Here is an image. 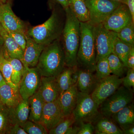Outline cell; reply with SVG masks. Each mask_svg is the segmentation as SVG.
<instances>
[{
  "label": "cell",
  "instance_id": "obj_1",
  "mask_svg": "<svg viewBox=\"0 0 134 134\" xmlns=\"http://www.w3.org/2000/svg\"><path fill=\"white\" fill-rule=\"evenodd\" d=\"M65 25L62 34V43L66 67L77 66V55L80 42V22L69 8L65 9Z\"/></svg>",
  "mask_w": 134,
  "mask_h": 134
},
{
  "label": "cell",
  "instance_id": "obj_2",
  "mask_svg": "<svg viewBox=\"0 0 134 134\" xmlns=\"http://www.w3.org/2000/svg\"><path fill=\"white\" fill-rule=\"evenodd\" d=\"M66 67L65 53L60 38L45 47L36 68L41 76L57 77Z\"/></svg>",
  "mask_w": 134,
  "mask_h": 134
},
{
  "label": "cell",
  "instance_id": "obj_3",
  "mask_svg": "<svg viewBox=\"0 0 134 134\" xmlns=\"http://www.w3.org/2000/svg\"><path fill=\"white\" fill-rule=\"evenodd\" d=\"M80 42L77 63L78 68L94 73L96 71V52L93 26L89 22H80Z\"/></svg>",
  "mask_w": 134,
  "mask_h": 134
},
{
  "label": "cell",
  "instance_id": "obj_4",
  "mask_svg": "<svg viewBox=\"0 0 134 134\" xmlns=\"http://www.w3.org/2000/svg\"><path fill=\"white\" fill-rule=\"evenodd\" d=\"M65 21L59 12L54 9L44 23L30 28L26 34L36 43L48 45L60 38Z\"/></svg>",
  "mask_w": 134,
  "mask_h": 134
},
{
  "label": "cell",
  "instance_id": "obj_5",
  "mask_svg": "<svg viewBox=\"0 0 134 134\" xmlns=\"http://www.w3.org/2000/svg\"><path fill=\"white\" fill-rule=\"evenodd\" d=\"M99 108L91 95L78 91L76 105L72 114L75 122L95 123L102 117Z\"/></svg>",
  "mask_w": 134,
  "mask_h": 134
},
{
  "label": "cell",
  "instance_id": "obj_6",
  "mask_svg": "<svg viewBox=\"0 0 134 134\" xmlns=\"http://www.w3.org/2000/svg\"><path fill=\"white\" fill-rule=\"evenodd\" d=\"M133 98L132 89L120 86L99 106L100 114L102 117L110 118L114 114L132 103Z\"/></svg>",
  "mask_w": 134,
  "mask_h": 134
},
{
  "label": "cell",
  "instance_id": "obj_7",
  "mask_svg": "<svg viewBox=\"0 0 134 134\" xmlns=\"http://www.w3.org/2000/svg\"><path fill=\"white\" fill-rule=\"evenodd\" d=\"M93 34L97 62L113 52L114 42L117 33L107 30L102 23L93 26Z\"/></svg>",
  "mask_w": 134,
  "mask_h": 134
},
{
  "label": "cell",
  "instance_id": "obj_8",
  "mask_svg": "<svg viewBox=\"0 0 134 134\" xmlns=\"http://www.w3.org/2000/svg\"><path fill=\"white\" fill-rule=\"evenodd\" d=\"M85 2L90 13L89 23L93 26L103 23L122 4L110 0H85Z\"/></svg>",
  "mask_w": 134,
  "mask_h": 134
},
{
  "label": "cell",
  "instance_id": "obj_9",
  "mask_svg": "<svg viewBox=\"0 0 134 134\" xmlns=\"http://www.w3.org/2000/svg\"><path fill=\"white\" fill-rule=\"evenodd\" d=\"M122 78L114 75L99 80L91 94L92 98L99 106L119 88L122 84Z\"/></svg>",
  "mask_w": 134,
  "mask_h": 134
},
{
  "label": "cell",
  "instance_id": "obj_10",
  "mask_svg": "<svg viewBox=\"0 0 134 134\" xmlns=\"http://www.w3.org/2000/svg\"><path fill=\"white\" fill-rule=\"evenodd\" d=\"M41 76L36 68L24 67L21 79L18 85V90L23 99L29 98L37 91L40 82Z\"/></svg>",
  "mask_w": 134,
  "mask_h": 134
},
{
  "label": "cell",
  "instance_id": "obj_11",
  "mask_svg": "<svg viewBox=\"0 0 134 134\" xmlns=\"http://www.w3.org/2000/svg\"><path fill=\"white\" fill-rule=\"evenodd\" d=\"M132 23H134L128 8L126 4L122 3L110 15L103 24L107 30L117 33Z\"/></svg>",
  "mask_w": 134,
  "mask_h": 134
},
{
  "label": "cell",
  "instance_id": "obj_12",
  "mask_svg": "<svg viewBox=\"0 0 134 134\" xmlns=\"http://www.w3.org/2000/svg\"><path fill=\"white\" fill-rule=\"evenodd\" d=\"M0 25L7 32H26L25 24L15 14L9 2L0 5Z\"/></svg>",
  "mask_w": 134,
  "mask_h": 134
},
{
  "label": "cell",
  "instance_id": "obj_13",
  "mask_svg": "<svg viewBox=\"0 0 134 134\" xmlns=\"http://www.w3.org/2000/svg\"><path fill=\"white\" fill-rule=\"evenodd\" d=\"M64 117L57 99L53 102L45 103L40 122L48 132L58 125Z\"/></svg>",
  "mask_w": 134,
  "mask_h": 134
},
{
  "label": "cell",
  "instance_id": "obj_14",
  "mask_svg": "<svg viewBox=\"0 0 134 134\" xmlns=\"http://www.w3.org/2000/svg\"><path fill=\"white\" fill-rule=\"evenodd\" d=\"M38 92L45 103L57 100L60 95L56 77L41 76Z\"/></svg>",
  "mask_w": 134,
  "mask_h": 134
},
{
  "label": "cell",
  "instance_id": "obj_15",
  "mask_svg": "<svg viewBox=\"0 0 134 134\" xmlns=\"http://www.w3.org/2000/svg\"><path fill=\"white\" fill-rule=\"evenodd\" d=\"M26 43L24 51L23 62L24 67H36L39 58L46 46L36 43L26 34Z\"/></svg>",
  "mask_w": 134,
  "mask_h": 134
},
{
  "label": "cell",
  "instance_id": "obj_16",
  "mask_svg": "<svg viewBox=\"0 0 134 134\" xmlns=\"http://www.w3.org/2000/svg\"><path fill=\"white\" fill-rule=\"evenodd\" d=\"M78 92L76 83L60 94L57 101L64 116L72 114L76 105Z\"/></svg>",
  "mask_w": 134,
  "mask_h": 134
},
{
  "label": "cell",
  "instance_id": "obj_17",
  "mask_svg": "<svg viewBox=\"0 0 134 134\" xmlns=\"http://www.w3.org/2000/svg\"><path fill=\"white\" fill-rule=\"evenodd\" d=\"M78 76L77 83L78 91L91 95L99 80L97 79L93 73L79 68Z\"/></svg>",
  "mask_w": 134,
  "mask_h": 134
},
{
  "label": "cell",
  "instance_id": "obj_18",
  "mask_svg": "<svg viewBox=\"0 0 134 134\" xmlns=\"http://www.w3.org/2000/svg\"><path fill=\"white\" fill-rule=\"evenodd\" d=\"M0 34L3 39V52L10 58H16L23 62L24 51L14 40L0 25Z\"/></svg>",
  "mask_w": 134,
  "mask_h": 134
},
{
  "label": "cell",
  "instance_id": "obj_19",
  "mask_svg": "<svg viewBox=\"0 0 134 134\" xmlns=\"http://www.w3.org/2000/svg\"><path fill=\"white\" fill-rule=\"evenodd\" d=\"M122 131L134 126V106L131 103L114 114L111 117Z\"/></svg>",
  "mask_w": 134,
  "mask_h": 134
},
{
  "label": "cell",
  "instance_id": "obj_20",
  "mask_svg": "<svg viewBox=\"0 0 134 134\" xmlns=\"http://www.w3.org/2000/svg\"><path fill=\"white\" fill-rule=\"evenodd\" d=\"M23 100L18 88H14L7 83L0 86V101L8 108H14Z\"/></svg>",
  "mask_w": 134,
  "mask_h": 134
},
{
  "label": "cell",
  "instance_id": "obj_21",
  "mask_svg": "<svg viewBox=\"0 0 134 134\" xmlns=\"http://www.w3.org/2000/svg\"><path fill=\"white\" fill-rule=\"evenodd\" d=\"M10 111L13 124H18L22 127L29 119L30 111L29 99H23L14 108H10Z\"/></svg>",
  "mask_w": 134,
  "mask_h": 134
},
{
  "label": "cell",
  "instance_id": "obj_22",
  "mask_svg": "<svg viewBox=\"0 0 134 134\" xmlns=\"http://www.w3.org/2000/svg\"><path fill=\"white\" fill-rule=\"evenodd\" d=\"M29 100L30 111L28 120L40 122L44 102L38 91L29 98Z\"/></svg>",
  "mask_w": 134,
  "mask_h": 134
},
{
  "label": "cell",
  "instance_id": "obj_23",
  "mask_svg": "<svg viewBox=\"0 0 134 134\" xmlns=\"http://www.w3.org/2000/svg\"><path fill=\"white\" fill-rule=\"evenodd\" d=\"M75 122L72 114L65 116L58 125L48 131V134H77L79 127L73 126Z\"/></svg>",
  "mask_w": 134,
  "mask_h": 134
},
{
  "label": "cell",
  "instance_id": "obj_24",
  "mask_svg": "<svg viewBox=\"0 0 134 134\" xmlns=\"http://www.w3.org/2000/svg\"><path fill=\"white\" fill-rule=\"evenodd\" d=\"M69 8L80 22L90 21V13L85 0H69Z\"/></svg>",
  "mask_w": 134,
  "mask_h": 134
},
{
  "label": "cell",
  "instance_id": "obj_25",
  "mask_svg": "<svg viewBox=\"0 0 134 134\" xmlns=\"http://www.w3.org/2000/svg\"><path fill=\"white\" fill-rule=\"evenodd\" d=\"M95 127V133L122 134L123 131L109 118L103 117L97 121Z\"/></svg>",
  "mask_w": 134,
  "mask_h": 134
},
{
  "label": "cell",
  "instance_id": "obj_26",
  "mask_svg": "<svg viewBox=\"0 0 134 134\" xmlns=\"http://www.w3.org/2000/svg\"><path fill=\"white\" fill-rule=\"evenodd\" d=\"M3 55L4 58L12 66L13 71L11 76V81L15 85L18 86L24 72V66L20 60L16 58H10L3 52Z\"/></svg>",
  "mask_w": 134,
  "mask_h": 134
},
{
  "label": "cell",
  "instance_id": "obj_27",
  "mask_svg": "<svg viewBox=\"0 0 134 134\" xmlns=\"http://www.w3.org/2000/svg\"><path fill=\"white\" fill-rule=\"evenodd\" d=\"M13 125L10 108L0 101V134H8Z\"/></svg>",
  "mask_w": 134,
  "mask_h": 134
},
{
  "label": "cell",
  "instance_id": "obj_28",
  "mask_svg": "<svg viewBox=\"0 0 134 134\" xmlns=\"http://www.w3.org/2000/svg\"><path fill=\"white\" fill-rule=\"evenodd\" d=\"M75 68L66 67L63 71L56 77V81L59 90L60 94L73 85L72 75Z\"/></svg>",
  "mask_w": 134,
  "mask_h": 134
},
{
  "label": "cell",
  "instance_id": "obj_29",
  "mask_svg": "<svg viewBox=\"0 0 134 134\" xmlns=\"http://www.w3.org/2000/svg\"><path fill=\"white\" fill-rule=\"evenodd\" d=\"M132 47L122 42L117 36L114 42L113 52L119 58L127 68L128 55Z\"/></svg>",
  "mask_w": 134,
  "mask_h": 134
},
{
  "label": "cell",
  "instance_id": "obj_30",
  "mask_svg": "<svg viewBox=\"0 0 134 134\" xmlns=\"http://www.w3.org/2000/svg\"><path fill=\"white\" fill-rule=\"evenodd\" d=\"M108 64L111 73L120 77L124 74L125 67L122 62L117 55L113 52L107 57Z\"/></svg>",
  "mask_w": 134,
  "mask_h": 134
},
{
  "label": "cell",
  "instance_id": "obj_31",
  "mask_svg": "<svg viewBox=\"0 0 134 134\" xmlns=\"http://www.w3.org/2000/svg\"><path fill=\"white\" fill-rule=\"evenodd\" d=\"M0 71L7 83L14 88H18V86L15 85L11 81L13 69L10 63L4 58L3 51L0 56Z\"/></svg>",
  "mask_w": 134,
  "mask_h": 134
},
{
  "label": "cell",
  "instance_id": "obj_32",
  "mask_svg": "<svg viewBox=\"0 0 134 134\" xmlns=\"http://www.w3.org/2000/svg\"><path fill=\"white\" fill-rule=\"evenodd\" d=\"M117 33V37L121 41L134 46V23L128 25Z\"/></svg>",
  "mask_w": 134,
  "mask_h": 134
},
{
  "label": "cell",
  "instance_id": "obj_33",
  "mask_svg": "<svg viewBox=\"0 0 134 134\" xmlns=\"http://www.w3.org/2000/svg\"><path fill=\"white\" fill-rule=\"evenodd\" d=\"M96 74L95 75L98 80L104 79L111 75L107 57L98 60L96 65Z\"/></svg>",
  "mask_w": 134,
  "mask_h": 134
},
{
  "label": "cell",
  "instance_id": "obj_34",
  "mask_svg": "<svg viewBox=\"0 0 134 134\" xmlns=\"http://www.w3.org/2000/svg\"><path fill=\"white\" fill-rule=\"evenodd\" d=\"M27 134H47L48 131L40 122H33L28 120L22 126Z\"/></svg>",
  "mask_w": 134,
  "mask_h": 134
},
{
  "label": "cell",
  "instance_id": "obj_35",
  "mask_svg": "<svg viewBox=\"0 0 134 134\" xmlns=\"http://www.w3.org/2000/svg\"><path fill=\"white\" fill-rule=\"evenodd\" d=\"M14 40L18 44L24 51L26 47V32L23 31H14L8 32Z\"/></svg>",
  "mask_w": 134,
  "mask_h": 134
},
{
  "label": "cell",
  "instance_id": "obj_36",
  "mask_svg": "<svg viewBox=\"0 0 134 134\" xmlns=\"http://www.w3.org/2000/svg\"><path fill=\"white\" fill-rule=\"evenodd\" d=\"M123 86L129 89L134 87V69H128L126 76L122 78Z\"/></svg>",
  "mask_w": 134,
  "mask_h": 134
},
{
  "label": "cell",
  "instance_id": "obj_37",
  "mask_svg": "<svg viewBox=\"0 0 134 134\" xmlns=\"http://www.w3.org/2000/svg\"><path fill=\"white\" fill-rule=\"evenodd\" d=\"M80 126L77 134H92L95 132V127L90 122L80 123Z\"/></svg>",
  "mask_w": 134,
  "mask_h": 134
},
{
  "label": "cell",
  "instance_id": "obj_38",
  "mask_svg": "<svg viewBox=\"0 0 134 134\" xmlns=\"http://www.w3.org/2000/svg\"><path fill=\"white\" fill-rule=\"evenodd\" d=\"M8 134H27L21 126L14 124L9 130Z\"/></svg>",
  "mask_w": 134,
  "mask_h": 134
},
{
  "label": "cell",
  "instance_id": "obj_39",
  "mask_svg": "<svg viewBox=\"0 0 134 134\" xmlns=\"http://www.w3.org/2000/svg\"><path fill=\"white\" fill-rule=\"evenodd\" d=\"M127 69H134V46L132 47L127 59Z\"/></svg>",
  "mask_w": 134,
  "mask_h": 134
},
{
  "label": "cell",
  "instance_id": "obj_40",
  "mask_svg": "<svg viewBox=\"0 0 134 134\" xmlns=\"http://www.w3.org/2000/svg\"><path fill=\"white\" fill-rule=\"evenodd\" d=\"M127 5L132 16L134 23V0H126L125 4Z\"/></svg>",
  "mask_w": 134,
  "mask_h": 134
},
{
  "label": "cell",
  "instance_id": "obj_41",
  "mask_svg": "<svg viewBox=\"0 0 134 134\" xmlns=\"http://www.w3.org/2000/svg\"><path fill=\"white\" fill-rule=\"evenodd\" d=\"M61 5L64 10L69 8V0H53Z\"/></svg>",
  "mask_w": 134,
  "mask_h": 134
},
{
  "label": "cell",
  "instance_id": "obj_42",
  "mask_svg": "<svg viewBox=\"0 0 134 134\" xmlns=\"http://www.w3.org/2000/svg\"><path fill=\"white\" fill-rule=\"evenodd\" d=\"M123 134H134V126L130 127L127 129L123 130Z\"/></svg>",
  "mask_w": 134,
  "mask_h": 134
},
{
  "label": "cell",
  "instance_id": "obj_43",
  "mask_svg": "<svg viewBox=\"0 0 134 134\" xmlns=\"http://www.w3.org/2000/svg\"><path fill=\"white\" fill-rule=\"evenodd\" d=\"M3 47H4V44H3V39L2 37L0 34V56L1 55L3 51Z\"/></svg>",
  "mask_w": 134,
  "mask_h": 134
},
{
  "label": "cell",
  "instance_id": "obj_44",
  "mask_svg": "<svg viewBox=\"0 0 134 134\" xmlns=\"http://www.w3.org/2000/svg\"><path fill=\"white\" fill-rule=\"evenodd\" d=\"M7 83L0 71V86Z\"/></svg>",
  "mask_w": 134,
  "mask_h": 134
},
{
  "label": "cell",
  "instance_id": "obj_45",
  "mask_svg": "<svg viewBox=\"0 0 134 134\" xmlns=\"http://www.w3.org/2000/svg\"><path fill=\"white\" fill-rule=\"evenodd\" d=\"M110 1H113L116 2L122 3V4H125L126 0H110Z\"/></svg>",
  "mask_w": 134,
  "mask_h": 134
},
{
  "label": "cell",
  "instance_id": "obj_46",
  "mask_svg": "<svg viewBox=\"0 0 134 134\" xmlns=\"http://www.w3.org/2000/svg\"><path fill=\"white\" fill-rule=\"evenodd\" d=\"M0 1L2 3H5L7 1V0H0Z\"/></svg>",
  "mask_w": 134,
  "mask_h": 134
},
{
  "label": "cell",
  "instance_id": "obj_47",
  "mask_svg": "<svg viewBox=\"0 0 134 134\" xmlns=\"http://www.w3.org/2000/svg\"><path fill=\"white\" fill-rule=\"evenodd\" d=\"M1 2L0 1V5H1Z\"/></svg>",
  "mask_w": 134,
  "mask_h": 134
}]
</instances>
